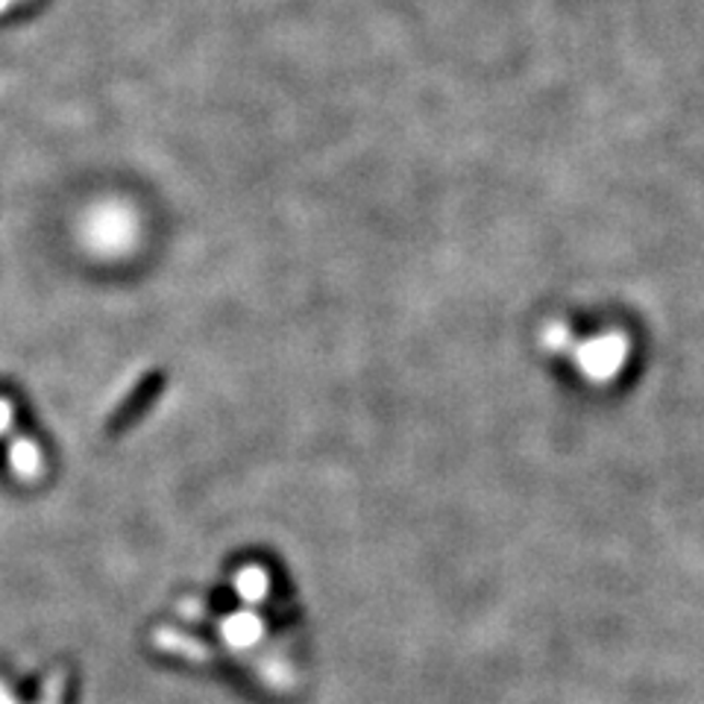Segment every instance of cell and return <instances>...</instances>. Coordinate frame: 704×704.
Wrapping results in <instances>:
<instances>
[{"instance_id": "cell-2", "label": "cell", "mask_w": 704, "mask_h": 704, "mask_svg": "<svg viewBox=\"0 0 704 704\" xmlns=\"http://www.w3.org/2000/svg\"><path fill=\"white\" fill-rule=\"evenodd\" d=\"M10 461L12 470L21 478H36L42 473V455H38L36 443L30 438H15L10 447Z\"/></svg>"}, {"instance_id": "cell-1", "label": "cell", "mask_w": 704, "mask_h": 704, "mask_svg": "<svg viewBox=\"0 0 704 704\" xmlns=\"http://www.w3.org/2000/svg\"><path fill=\"white\" fill-rule=\"evenodd\" d=\"M625 358H628V341L620 332H611L585 344L578 353V365L593 382H611L625 365Z\"/></svg>"}, {"instance_id": "cell-5", "label": "cell", "mask_w": 704, "mask_h": 704, "mask_svg": "<svg viewBox=\"0 0 704 704\" xmlns=\"http://www.w3.org/2000/svg\"><path fill=\"white\" fill-rule=\"evenodd\" d=\"M12 3H15V0H0V12H7V10H10Z\"/></svg>"}, {"instance_id": "cell-3", "label": "cell", "mask_w": 704, "mask_h": 704, "mask_svg": "<svg viewBox=\"0 0 704 704\" xmlns=\"http://www.w3.org/2000/svg\"><path fill=\"white\" fill-rule=\"evenodd\" d=\"M10 423H12V403L0 396V435L10 429Z\"/></svg>"}, {"instance_id": "cell-4", "label": "cell", "mask_w": 704, "mask_h": 704, "mask_svg": "<svg viewBox=\"0 0 704 704\" xmlns=\"http://www.w3.org/2000/svg\"><path fill=\"white\" fill-rule=\"evenodd\" d=\"M0 704H19V702H15V699H12L10 686L3 684V681H0Z\"/></svg>"}]
</instances>
